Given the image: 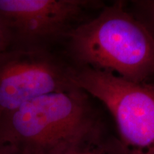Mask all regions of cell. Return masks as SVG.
Listing matches in <instances>:
<instances>
[{
	"label": "cell",
	"instance_id": "cell-1",
	"mask_svg": "<svg viewBox=\"0 0 154 154\" xmlns=\"http://www.w3.org/2000/svg\"><path fill=\"white\" fill-rule=\"evenodd\" d=\"M66 39L76 66L109 72L136 83L147 82L154 74L153 34L121 2L77 26Z\"/></svg>",
	"mask_w": 154,
	"mask_h": 154
},
{
	"label": "cell",
	"instance_id": "cell-2",
	"mask_svg": "<svg viewBox=\"0 0 154 154\" xmlns=\"http://www.w3.org/2000/svg\"><path fill=\"white\" fill-rule=\"evenodd\" d=\"M97 119L78 87L32 100L0 119V138L22 154H51Z\"/></svg>",
	"mask_w": 154,
	"mask_h": 154
},
{
	"label": "cell",
	"instance_id": "cell-3",
	"mask_svg": "<svg viewBox=\"0 0 154 154\" xmlns=\"http://www.w3.org/2000/svg\"><path fill=\"white\" fill-rule=\"evenodd\" d=\"M74 86L96 98L113 116L125 154H154V84L130 82L89 67H72Z\"/></svg>",
	"mask_w": 154,
	"mask_h": 154
},
{
	"label": "cell",
	"instance_id": "cell-4",
	"mask_svg": "<svg viewBox=\"0 0 154 154\" xmlns=\"http://www.w3.org/2000/svg\"><path fill=\"white\" fill-rule=\"evenodd\" d=\"M71 69L51 49L9 47L0 53V119L36 98L76 87Z\"/></svg>",
	"mask_w": 154,
	"mask_h": 154
},
{
	"label": "cell",
	"instance_id": "cell-5",
	"mask_svg": "<svg viewBox=\"0 0 154 154\" xmlns=\"http://www.w3.org/2000/svg\"><path fill=\"white\" fill-rule=\"evenodd\" d=\"M96 2L87 0H0V22L10 47L51 49L86 22V11Z\"/></svg>",
	"mask_w": 154,
	"mask_h": 154
},
{
	"label": "cell",
	"instance_id": "cell-6",
	"mask_svg": "<svg viewBox=\"0 0 154 154\" xmlns=\"http://www.w3.org/2000/svg\"><path fill=\"white\" fill-rule=\"evenodd\" d=\"M51 154H125L117 136L96 119Z\"/></svg>",
	"mask_w": 154,
	"mask_h": 154
},
{
	"label": "cell",
	"instance_id": "cell-7",
	"mask_svg": "<svg viewBox=\"0 0 154 154\" xmlns=\"http://www.w3.org/2000/svg\"><path fill=\"white\" fill-rule=\"evenodd\" d=\"M145 17L146 22H143L154 37V0H143L135 2Z\"/></svg>",
	"mask_w": 154,
	"mask_h": 154
},
{
	"label": "cell",
	"instance_id": "cell-8",
	"mask_svg": "<svg viewBox=\"0 0 154 154\" xmlns=\"http://www.w3.org/2000/svg\"><path fill=\"white\" fill-rule=\"evenodd\" d=\"M11 42L9 36L3 25L0 22V53L10 47Z\"/></svg>",
	"mask_w": 154,
	"mask_h": 154
},
{
	"label": "cell",
	"instance_id": "cell-9",
	"mask_svg": "<svg viewBox=\"0 0 154 154\" xmlns=\"http://www.w3.org/2000/svg\"><path fill=\"white\" fill-rule=\"evenodd\" d=\"M0 154H22L17 148L0 138Z\"/></svg>",
	"mask_w": 154,
	"mask_h": 154
}]
</instances>
